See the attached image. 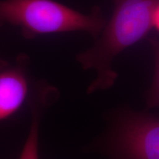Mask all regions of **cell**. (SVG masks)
<instances>
[{
  "mask_svg": "<svg viewBox=\"0 0 159 159\" xmlns=\"http://www.w3.org/2000/svg\"><path fill=\"white\" fill-rule=\"evenodd\" d=\"M113 14L94 45L77 55L84 69L97 71L96 80L89 85V94L110 88L117 74L112 61L125 49L144 39L152 27V14L159 0H113Z\"/></svg>",
  "mask_w": 159,
  "mask_h": 159,
  "instance_id": "obj_1",
  "label": "cell"
},
{
  "mask_svg": "<svg viewBox=\"0 0 159 159\" xmlns=\"http://www.w3.org/2000/svg\"><path fill=\"white\" fill-rule=\"evenodd\" d=\"M105 24L97 6L84 14L54 0H0V27L17 26L27 39L79 30L88 32L97 39Z\"/></svg>",
  "mask_w": 159,
  "mask_h": 159,
  "instance_id": "obj_2",
  "label": "cell"
},
{
  "mask_svg": "<svg viewBox=\"0 0 159 159\" xmlns=\"http://www.w3.org/2000/svg\"><path fill=\"white\" fill-rule=\"evenodd\" d=\"M29 58L20 55L14 62L0 58V121L13 116L34 94L29 75Z\"/></svg>",
  "mask_w": 159,
  "mask_h": 159,
  "instance_id": "obj_3",
  "label": "cell"
},
{
  "mask_svg": "<svg viewBox=\"0 0 159 159\" xmlns=\"http://www.w3.org/2000/svg\"><path fill=\"white\" fill-rule=\"evenodd\" d=\"M116 147L125 159H159V119H127L119 130Z\"/></svg>",
  "mask_w": 159,
  "mask_h": 159,
  "instance_id": "obj_4",
  "label": "cell"
},
{
  "mask_svg": "<svg viewBox=\"0 0 159 159\" xmlns=\"http://www.w3.org/2000/svg\"><path fill=\"white\" fill-rule=\"evenodd\" d=\"M56 91L47 84H41L30 99L31 124L19 159H39L40 121L45 108L54 99Z\"/></svg>",
  "mask_w": 159,
  "mask_h": 159,
  "instance_id": "obj_5",
  "label": "cell"
},
{
  "mask_svg": "<svg viewBox=\"0 0 159 159\" xmlns=\"http://www.w3.org/2000/svg\"><path fill=\"white\" fill-rule=\"evenodd\" d=\"M149 41L154 52L156 69L153 82L148 95V105L149 108H155L159 106V39L152 37Z\"/></svg>",
  "mask_w": 159,
  "mask_h": 159,
  "instance_id": "obj_6",
  "label": "cell"
},
{
  "mask_svg": "<svg viewBox=\"0 0 159 159\" xmlns=\"http://www.w3.org/2000/svg\"><path fill=\"white\" fill-rule=\"evenodd\" d=\"M152 27L159 33V2L156 5L152 14Z\"/></svg>",
  "mask_w": 159,
  "mask_h": 159,
  "instance_id": "obj_7",
  "label": "cell"
}]
</instances>
